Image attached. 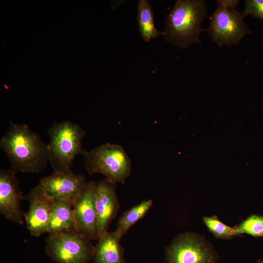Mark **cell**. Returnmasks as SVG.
<instances>
[{"mask_svg":"<svg viewBox=\"0 0 263 263\" xmlns=\"http://www.w3.org/2000/svg\"><path fill=\"white\" fill-rule=\"evenodd\" d=\"M0 148L16 173H38L49 162L47 144L25 123L10 121L9 128L0 139Z\"/></svg>","mask_w":263,"mask_h":263,"instance_id":"obj_1","label":"cell"},{"mask_svg":"<svg viewBox=\"0 0 263 263\" xmlns=\"http://www.w3.org/2000/svg\"><path fill=\"white\" fill-rule=\"evenodd\" d=\"M207 12L204 0H177L166 18L165 39L181 49L199 42L201 24Z\"/></svg>","mask_w":263,"mask_h":263,"instance_id":"obj_2","label":"cell"},{"mask_svg":"<svg viewBox=\"0 0 263 263\" xmlns=\"http://www.w3.org/2000/svg\"><path fill=\"white\" fill-rule=\"evenodd\" d=\"M49 162L54 172L73 173L72 167L75 158L87 152L82 146L86 132L77 124L69 120L55 123L48 130Z\"/></svg>","mask_w":263,"mask_h":263,"instance_id":"obj_3","label":"cell"},{"mask_svg":"<svg viewBox=\"0 0 263 263\" xmlns=\"http://www.w3.org/2000/svg\"><path fill=\"white\" fill-rule=\"evenodd\" d=\"M83 156L84 167L90 175L100 173L111 182L123 184L131 173V161L119 145L107 143L87 151Z\"/></svg>","mask_w":263,"mask_h":263,"instance_id":"obj_4","label":"cell"},{"mask_svg":"<svg viewBox=\"0 0 263 263\" xmlns=\"http://www.w3.org/2000/svg\"><path fill=\"white\" fill-rule=\"evenodd\" d=\"M239 0H218V6L210 18L209 27L204 30L220 47L237 45L252 32L244 21L243 12L236 8Z\"/></svg>","mask_w":263,"mask_h":263,"instance_id":"obj_5","label":"cell"},{"mask_svg":"<svg viewBox=\"0 0 263 263\" xmlns=\"http://www.w3.org/2000/svg\"><path fill=\"white\" fill-rule=\"evenodd\" d=\"M91 241L74 231L49 235L45 251L56 263H89L94 259L95 247Z\"/></svg>","mask_w":263,"mask_h":263,"instance_id":"obj_6","label":"cell"},{"mask_svg":"<svg viewBox=\"0 0 263 263\" xmlns=\"http://www.w3.org/2000/svg\"><path fill=\"white\" fill-rule=\"evenodd\" d=\"M167 263H217L219 256L204 237L188 232L177 236L166 248Z\"/></svg>","mask_w":263,"mask_h":263,"instance_id":"obj_7","label":"cell"},{"mask_svg":"<svg viewBox=\"0 0 263 263\" xmlns=\"http://www.w3.org/2000/svg\"><path fill=\"white\" fill-rule=\"evenodd\" d=\"M96 183L94 181L87 182L73 206L75 232L91 240H98L100 236L94 200Z\"/></svg>","mask_w":263,"mask_h":263,"instance_id":"obj_8","label":"cell"},{"mask_svg":"<svg viewBox=\"0 0 263 263\" xmlns=\"http://www.w3.org/2000/svg\"><path fill=\"white\" fill-rule=\"evenodd\" d=\"M86 183L83 175L54 172L52 175L41 179L38 186L51 199L64 201L73 206Z\"/></svg>","mask_w":263,"mask_h":263,"instance_id":"obj_9","label":"cell"},{"mask_svg":"<svg viewBox=\"0 0 263 263\" xmlns=\"http://www.w3.org/2000/svg\"><path fill=\"white\" fill-rule=\"evenodd\" d=\"M16 174L11 169L0 171V213L7 220L23 225L24 213L20 205L23 197Z\"/></svg>","mask_w":263,"mask_h":263,"instance_id":"obj_10","label":"cell"},{"mask_svg":"<svg viewBox=\"0 0 263 263\" xmlns=\"http://www.w3.org/2000/svg\"><path fill=\"white\" fill-rule=\"evenodd\" d=\"M29 204L24 220L30 234L35 237L47 233L50 220L52 199L38 185L32 189L26 197Z\"/></svg>","mask_w":263,"mask_h":263,"instance_id":"obj_11","label":"cell"},{"mask_svg":"<svg viewBox=\"0 0 263 263\" xmlns=\"http://www.w3.org/2000/svg\"><path fill=\"white\" fill-rule=\"evenodd\" d=\"M116 184L106 179L96 183L94 200L100 236L107 231L119 208Z\"/></svg>","mask_w":263,"mask_h":263,"instance_id":"obj_12","label":"cell"},{"mask_svg":"<svg viewBox=\"0 0 263 263\" xmlns=\"http://www.w3.org/2000/svg\"><path fill=\"white\" fill-rule=\"evenodd\" d=\"M120 240L114 231L100 235L95 247L94 263H125Z\"/></svg>","mask_w":263,"mask_h":263,"instance_id":"obj_13","label":"cell"},{"mask_svg":"<svg viewBox=\"0 0 263 263\" xmlns=\"http://www.w3.org/2000/svg\"><path fill=\"white\" fill-rule=\"evenodd\" d=\"M75 220L73 206L60 200L52 199L47 233L49 235L74 231Z\"/></svg>","mask_w":263,"mask_h":263,"instance_id":"obj_14","label":"cell"},{"mask_svg":"<svg viewBox=\"0 0 263 263\" xmlns=\"http://www.w3.org/2000/svg\"><path fill=\"white\" fill-rule=\"evenodd\" d=\"M137 19L142 38L149 42L160 35L164 36L156 28L154 23L153 9L148 0H140L137 5Z\"/></svg>","mask_w":263,"mask_h":263,"instance_id":"obj_15","label":"cell"},{"mask_svg":"<svg viewBox=\"0 0 263 263\" xmlns=\"http://www.w3.org/2000/svg\"><path fill=\"white\" fill-rule=\"evenodd\" d=\"M152 204L151 199L144 200L125 211L118 219L113 231L117 236L121 239L125 235L129 229L145 215Z\"/></svg>","mask_w":263,"mask_h":263,"instance_id":"obj_16","label":"cell"},{"mask_svg":"<svg viewBox=\"0 0 263 263\" xmlns=\"http://www.w3.org/2000/svg\"><path fill=\"white\" fill-rule=\"evenodd\" d=\"M203 221L209 231L218 239L228 240L234 236H239L235 226L231 227L221 221L216 215L204 216Z\"/></svg>","mask_w":263,"mask_h":263,"instance_id":"obj_17","label":"cell"},{"mask_svg":"<svg viewBox=\"0 0 263 263\" xmlns=\"http://www.w3.org/2000/svg\"><path fill=\"white\" fill-rule=\"evenodd\" d=\"M235 227L238 235L246 234L255 238L263 237V216L252 214Z\"/></svg>","mask_w":263,"mask_h":263,"instance_id":"obj_18","label":"cell"},{"mask_svg":"<svg viewBox=\"0 0 263 263\" xmlns=\"http://www.w3.org/2000/svg\"><path fill=\"white\" fill-rule=\"evenodd\" d=\"M243 13L245 16L250 15L263 21V0H246Z\"/></svg>","mask_w":263,"mask_h":263,"instance_id":"obj_19","label":"cell"},{"mask_svg":"<svg viewBox=\"0 0 263 263\" xmlns=\"http://www.w3.org/2000/svg\"><path fill=\"white\" fill-rule=\"evenodd\" d=\"M257 263H263V260H259L257 262Z\"/></svg>","mask_w":263,"mask_h":263,"instance_id":"obj_20","label":"cell"}]
</instances>
